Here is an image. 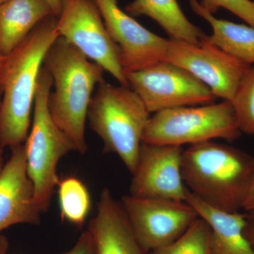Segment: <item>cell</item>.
Listing matches in <instances>:
<instances>
[{
	"mask_svg": "<svg viewBox=\"0 0 254 254\" xmlns=\"http://www.w3.org/2000/svg\"><path fill=\"white\" fill-rule=\"evenodd\" d=\"M57 30L60 37L100 65L120 85L128 86L120 50L108 34L94 0H63Z\"/></svg>",
	"mask_w": 254,
	"mask_h": 254,
	"instance_id": "7",
	"label": "cell"
},
{
	"mask_svg": "<svg viewBox=\"0 0 254 254\" xmlns=\"http://www.w3.org/2000/svg\"><path fill=\"white\" fill-rule=\"evenodd\" d=\"M122 204L146 253L175 242L199 218L186 201L125 195Z\"/></svg>",
	"mask_w": 254,
	"mask_h": 254,
	"instance_id": "9",
	"label": "cell"
},
{
	"mask_svg": "<svg viewBox=\"0 0 254 254\" xmlns=\"http://www.w3.org/2000/svg\"><path fill=\"white\" fill-rule=\"evenodd\" d=\"M149 254H212L210 227L199 217L178 240Z\"/></svg>",
	"mask_w": 254,
	"mask_h": 254,
	"instance_id": "20",
	"label": "cell"
},
{
	"mask_svg": "<svg viewBox=\"0 0 254 254\" xmlns=\"http://www.w3.org/2000/svg\"><path fill=\"white\" fill-rule=\"evenodd\" d=\"M231 101L200 107H180L154 113L142 142L154 144H197L215 138L232 141L241 135Z\"/></svg>",
	"mask_w": 254,
	"mask_h": 254,
	"instance_id": "6",
	"label": "cell"
},
{
	"mask_svg": "<svg viewBox=\"0 0 254 254\" xmlns=\"http://www.w3.org/2000/svg\"><path fill=\"white\" fill-rule=\"evenodd\" d=\"M49 3L50 7L53 9V13L56 17H58L60 14L62 7V1L63 0H47Z\"/></svg>",
	"mask_w": 254,
	"mask_h": 254,
	"instance_id": "26",
	"label": "cell"
},
{
	"mask_svg": "<svg viewBox=\"0 0 254 254\" xmlns=\"http://www.w3.org/2000/svg\"><path fill=\"white\" fill-rule=\"evenodd\" d=\"M4 57L2 56V55L0 53V67H1V64H2L3 60H4Z\"/></svg>",
	"mask_w": 254,
	"mask_h": 254,
	"instance_id": "30",
	"label": "cell"
},
{
	"mask_svg": "<svg viewBox=\"0 0 254 254\" xmlns=\"http://www.w3.org/2000/svg\"><path fill=\"white\" fill-rule=\"evenodd\" d=\"M183 152L180 145L142 142L136 168L132 174L130 195L185 201L187 188L182 174Z\"/></svg>",
	"mask_w": 254,
	"mask_h": 254,
	"instance_id": "12",
	"label": "cell"
},
{
	"mask_svg": "<svg viewBox=\"0 0 254 254\" xmlns=\"http://www.w3.org/2000/svg\"><path fill=\"white\" fill-rule=\"evenodd\" d=\"M195 14L211 26L213 33L204 40L247 64L254 65V28L219 19L200 6L197 0H190Z\"/></svg>",
	"mask_w": 254,
	"mask_h": 254,
	"instance_id": "18",
	"label": "cell"
},
{
	"mask_svg": "<svg viewBox=\"0 0 254 254\" xmlns=\"http://www.w3.org/2000/svg\"><path fill=\"white\" fill-rule=\"evenodd\" d=\"M150 114L130 87L114 86L104 79L92 96L87 119L103 141L105 151L118 155L133 174Z\"/></svg>",
	"mask_w": 254,
	"mask_h": 254,
	"instance_id": "4",
	"label": "cell"
},
{
	"mask_svg": "<svg viewBox=\"0 0 254 254\" xmlns=\"http://www.w3.org/2000/svg\"><path fill=\"white\" fill-rule=\"evenodd\" d=\"M58 187L62 218L82 226L91 209V195L86 185L79 179L69 176L60 180Z\"/></svg>",
	"mask_w": 254,
	"mask_h": 254,
	"instance_id": "19",
	"label": "cell"
},
{
	"mask_svg": "<svg viewBox=\"0 0 254 254\" xmlns=\"http://www.w3.org/2000/svg\"><path fill=\"white\" fill-rule=\"evenodd\" d=\"M125 11L131 16L151 18L170 39L198 44L206 36L187 18L177 0H133L127 5Z\"/></svg>",
	"mask_w": 254,
	"mask_h": 254,
	"instance_id": "17",
	"label": "cell"
},
{
	"mask_svg": "<svg viewBox=\"0 0 254 254\" xmlns=\"http://www.w3.org/2000/svg\"><path fill=\"white\" fill-rule=\"evenodd\" d=\"M242 209L246 211H254V177L244 198Z\"/></svg>",
	"mask_w": 254,
	"mask_h": 254,
	"instance_id": "25",
	"label": "cell"
},
{
	"mask_svg": "<svg viewBox=\"0 0 254 254\" xmlns=\"http://www.w3.org/2000/svg\"><path fill=\"white\" fill-rule=\"evenodd\" d=\"M105 27L120 50L125 74L165 61L169 39L150 31L119 6L118 0H94Z\"/></svg>",
	"mask_w": 254,
	"mask_h": 254,
	"instance_id": "11",
	"label": "cell"
},
{
	"mask_svg": "<svg viewBox=\"0 0 254 254\" xmlns=\"http://www.w3.org/2000/svg\"><path fill=\"white\" fill-rule=\"evenodd\" d=\"M165 61L185 68L206 85L216 98L229 101L251 66L204 39L198 44L169 39Z\"/></svg>",
	"mask_w": 254,
	"mask_h": 254,
	"instance_id": "10",
	"label": "cell"
},
{
	"mask_svg": "<svg viewBox=\"0 0 254 254\" xmlns=\"http://www.w3.org/2000/svg\"><path fill=\"white\" fill-rule=\"evenodd\" d=\"M43 66L51 75L54 87L48 96L50 115L76 151L84 154L88 107L95 87L104 80L105 70L62 37L50 47Z\"/></svg>",
	"mask_w": 254,
	"mask_h": 254,
	"instance_id": "2",
	"label": "cell"
},
{
	"mask_svg": "<svg viewBox=\"0 0 254 254\" xmlns=\"http://www.w3.org/2000/svg\"><path fill=\"white\" fill-rule=\"evenodd\" d=\"M211 230L212 254H254L245 235L246 215L210 206L187 189L186 200Z\"/></svg>",
	"mask_w": 254,
	"mask_h": 254,
	"instance_id": "15",
	"label": "cell"
},
{
	"mask_svg": "<svg viewBox=\"0 0 254 254\" xmlns=\"http://www.w3.org/2000/svg\"><path fill=\"white\" fill-rule=\"evenodd\" d=\"M252 1H253V2H254V0H252Z\"/></svg>",
	"mask_w": 254,
	"mask_h": 254,
	"instance_id": "32",
	"label": "cell"
},
{
	"mask_svg": "<svg viewBox=\"0 0 254 254\" xmlns=\"http://www.w3.org/2000/svg\"><path fill=\"white\" fill-rule=\"evenodd\" d=\"M63 254H96L94 241L89 230L83 232L73 248Z\"/></svg>",
	"mask_w": 254,
	"mask_h": 254,
	"instance_id": "23",
	"label": "cell"
},
{
	"mask_svg": "<svg viewBox=\"0 0 254 254\" xmlns=\"http://www.w3.org/2000/svg\"><path fill=\"white\" fill-rule=\"evenodd\" d=\"M128 86L150 113L180 107L208 105L216 97L203 82L185 68L166 61L126 73Z\"/></svg>",
	"mask_w": 254,
	"mask_h": 254,
	"instance_id": "8",
	"label": "cell"
},
{
	"mask_svg": "<svg viewBox=\"0 0 254 254\" xmlns=\"http://www.w3.org/2000/svg\"><path fill=\"white\" fill-rule=\"evenodd\" d=\"M55 16L47 0H6L0 4V53L9 55L43 20Z\"/></svg>",
	"mask_w": 254,
	"mask_h": 254,
	"instance_id": "16",
	"label": "cell"
},
{
	"mask_svg": "<svg viewBox=\"0 0 254 254\" xmlns=\"http://www.w3.org/2000/svg\"><path fill=\"white\" fill-rule=\"evenodd\" d=\"M60 37L57 17L43 20L9 55L0 67V146L23 144L31 126L37 83L43 60Z\"/></svg>",
	"mask_w": 254,
	"mask_h": 254,
	"instance_id": "1",
	"label": "cell"
},
{
	"mask_svg": "<svg viewBox=\"0 0 254 254\" xmlns=\"http://www.w3.org/2000/svg\"><path fill=\"white\" fill-rule=\"evenodd\" d=\"M231 102L241 132L254 135V65L241 80Z\"/></svg>",
	"mask_w": 254,
	"mask_h": 254,
	"instance_id": "21",
	"label": "cell"
},
{
	"mask_svg": "<svg viewBox=\"0 0 254 254\" xmlns=\"http://www.w3.org/2000/svg\"><path fill=\"white\" fill-rule=\"evenodd\" d=\"M5 1H6V0H0V4H2V3H4Z\"/></svg>",
	"mask_w": 254,
	"mask_h": 254,
	"instance_id": "31",
	"label": "cell"
},
{
	"mask_svg": "<svg viewBox=\"0 0 254 254\" xmlns=\"http://www.w3.org/2000/svg\"><path fill=\"white\" fill-rule=\"evenodd\" d=\"M52 88L53 78L43 66L37 83L31 131L24 143L28 176L41 213L49 208L55 187L59 184L60 160L70 152L76 151V145L50 115L48 101Z\"/></svg>",
	"mask_w": 254,
	"mask_h": 254,
	"instance_id": "5",
	"label": "cell"
},
{
	"mask_svg": "<svg viewBox=\"0 0 254 254\" xmlns=\"http://www.w3.org/2000/svg\"><path fill=\"white\" fill-rule=\"evenodd\" d=\"M88 230L94 241L96 254H146L138 243L121 202L109 189L100 193L96 215Z\"/></svg>",
	"mask_w": 254,
	"mask_h": 254,
	"instance_id": "14",
	"label": "cell"
},
{
	"mask_svg": "<svg viewBox=\"0 0 254 254\" xmlns=\"http://www.w3.org/2000/svg\"><path fill=\"white\" fill-rule=\"evenodd\" d=\"M0 173V232L17 224L38 225L41 213L26 170L24 143L11 148Z\"/></svg>",
	"mask_w": 254,
	"mask_h": 254,
	"instance_id": "13",
	"label": "cell"
},
{
	"mask_svg": "<svg viewBox=\"0 0 254 254\" xmlns=\"http://www.w3.org/2000/svg\"><path fill=\"white\" fill-rule=\"evenodd\" d=\"M3 154H4V150L3 151L0 152V173H1V170H2L3 167L4 165V156H3Z\"/></svg>",
	"mask_w": 254,
	"mask_h": 254,
	"instance_id": "28",
	"label": "cell"
},
{
	"mask_svg": "<svg viewBox=\"0 0 254 254\" xmlns=\"http://www.w3.org/2000/svg\"><path fill=\"white\" fill-rule=\"evenodd\" d=\"M246 220L245 237L254 250V211L248 212L246 215Z\"/></svg>",
	"mask_w": 254,
	"mask_h": 254,
	"instance_id": "24",
	"label": "cell"
},
{
	"mask_svg": "<svg viewBox=\"0 0 254 254\" xmlns=\"http://www.w3.org/2000/svg\"><path fill=\"white\" fill-rule=\"evenodd\" d=\"M1 98H2V91H1V88H0V106H1ZM3 150H4V148L0 146V152L3 151Z\"/></svg>",
	"mask_w": 254,
	"mask_h": 254,
	"instance_id": "29",
	"label": "cell"
},
{
	"mask_svg": "<svg viewBox=\"0 0 254 254\" xmlns=\"http://www.w3.org/2000/svg\"><path fill=\"white\" fill-rule=\"evenodd\" d=\"M199 3L212 14L220 8L228 10L254 28V2L252 0H201Z\"/></svg>",
	"mask_w": 254,
	"mask_h": 254,
	"instance_id": "22",
	"label": "cell"
},
{
	"mask_svg": "<svg viewBox=\"0 0 254 254\" xmlns=\"http://www.w3.org/2000/svg\"><path fill=\"white\" fill-rule=\"evenodd\" d=\"M182 174L190 193L210 206L237 213L254 177V158L213 141L184 150Z\"/></svg>",
	"mask_w": 254,
	"mask_h": 254,
	"instance_id": "3",
	"label": "cell"
},
{
	"mask_svg": "<svg viewBox=\"0 0 254 254\" xmlns=\"http://www.w3.org/2000/svg\"><path fill=\"white\" fill-rule=\"evenodd\" d=\"M9 242L4 235H0V254H6Z\"/></svg>",
	"mask_w": 254,
	"mask_h": 254,
	"instance_id": "27",
	"label": "cell"
}]
</instances>
